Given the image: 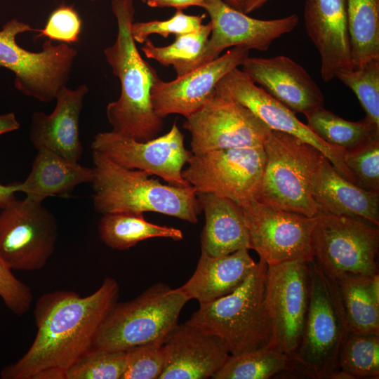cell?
Here are the masks:
<instances>
[{
	"mask_svg": "<svg viewBox=\"0 0 379 379\" xmlns=\"http://www.w3.org/2000/svg\"><path fill=\"white\" fill-rule=\"evenodd\" d=\"M308 262L268 266L264 302L272 331L270 346L293 357L301 340L310 300Z\"/></svg>",
	"mask_w": 379,
	"mask_h": 379,
	"instance_id": "obj_12",
	"label": "cell"
},
{
	"mask_svg": "<svg viewBox=\"0 0 379 379\" xmlns=\"http://www.w3.org/2000/svg\"><path fill=\"white\" fill-rule=\"evenodd\" d=\"M141 1H142L143 3H145V4H146L147 1L148 0H141Z\"/></svg>",
	"mask_w": 379,
	"mask_h": 379,
	"instance_id": "obj_48",
	"label": "cell"
},
{
	"mask_svg": "<svg viewBox=\"0 0 379 379\" xmlns=\"http://www.w3.org/2000/svg\"><path fill=\"white\" fill-rule=\"evenodd\" d=\"M263 147L266 162L254 199L277 209L316 216L319 209L310 184L324 155L292 135L272 130Z\"/></svg>",
	"mask_w": 379,
	"mask_h": 379,
	"instance_id": "obj_6",
	"label": "cell"
},
{
	"mask_svg": "<svg viewBox=\"0 0 379 379\" xmlns=\"http://www.w3.org/2000/svg\"><path fill=\"white\" fill-rule=\"evenodd\" d=\"M166 365L159 379H207L230 354L220 339L187 323L178 324L166 338Z\"/></svg>",
	"mask_w": 379,
	"mask_h": 379,
	"instance_id": "obj_20",
	"label": "cell"
},
{
	"mask_svg": "<svg viewBox=\"0 0 379 379\" xmlns=\"http://www.w3.org/2000/svg\"><path fill=\"white\" fill-rule=\"evenodd\" d=\"M117 23L114 44L104 55L121 84L119 98L109 102L106 114L112 131L138 141L157 137L164 127L163 119L154 112L151 90L159 78L157 71L140 54L131 34L135 7L133 0H112Z\"/></svg>",
	"mask_w": 379,
	"mask_h": 379,
	"instance_id": "obj_2",
	"label": "cell"
},
{
	"mask_svg": "<svg viewBox=\"0 0 379 379\" xmlns=\"http://www.w3.org/2000/svg\"><path fill=\"white\" fill-rule=\"evenodd\" d=\"M32 379H65V372L58 368H47L37 373Z\"/></svg>",
	"mask_w": 379,
	"mask_h": 379,
	"instance_id": "obj_44",
	"label": "cell"
},
{
	"mask_svg": "<svg viewBox=\"0 0 379 379\" xmlns=\"http://www.w3.org/2000/svg\"><path fill=\"white\" fill-rule=\"evenodd\" d=\"M211 32L199 66L218 56L227 48L267 51L273 41L291 32L299 23L297 14L272 20L251 18L222 0H206Z\"/></svg>",
	"mask_w": 379,
	"mask_h": 379,
	"instance_id": "obj_17",
	"label": "cell"
},
{
	"mask_svg": "<svg viewBox=\"0 0 379 379\" xmlns=\"http://www.w3.org/2000/svg\"><path fill=\"white\" fill-rule=\"evenodd\" d=\"M338 371L353 378H378L379 335L349 331L338 355Z\"/></svg>",
	"mask_w": 379,
	"mask_h": 379,
	"instance_id": "obj_33",
	"label": "cell"
},
{
	"mask_svg": "<svg viewBox=\"0 0 379 379\" xmlns=\"http://www.w3.org/2000/svg\"><path fill=\"white\" fill-rule=\"evenodd\" d=\"M37 29L17 19L7 22L0 30V67L14 73V84L20 93L48 102L67 86L77 51L69 44L53 45L51 39L39 52L17 44L18 34Z\"/></svg>",
	"mask_w": 379,
	"mask_h": 379,
	"instance_id": "obj_8",
	"label": "cell"
},
{
	"mask_svg": "<svg viewBox=\"0 0 379 379\" xmlns=\"http://www.w3.org/2000/svg\"><path fill=\"white\" fill-rule=\"evenodd\" d=\"M307 125L326 142L345 151L353 150L379 136V128L364 119L345 120L324 107L305 115Z\"/></svg>",
	"mask_w": 379,
	"mask_h": 379,
	"instance_id": "obj_31",
	"label": "cell"
},
{
	"mask_svg": "<svg viewBox=\"0 0 379 379\" xmlns=\"http://www.w3.org/2000/svg\"><path fill=\"white\" fill-rule=\"evenodd\" d=\"M368 279L366 276L347 274L334 281L350 331L379 335V305L370 295Z\"/></svg>",
	"mask_w": 379,
	"mask_h": 379,
	"instance_id": "obj_30",
	"label": "cell"
},
{
	"mask_svg": "<svg viewBox=\"0 0 379 379\" xmlns=\"http://www.w3.org/2000/svg\"><path fill=\"white\" fill-rule=\"evenodd\" d=\"M312 246L314 259L335 279L378 272V226L359 217L319 212Z\"/></svg>",
	"mask_w": 379,
	"mask_h": 379,
	"instance_id": "obj_9",
	"label": "cell"
},
{
	"mask_svg": "<svg viewBox=\"0 0 379 379\" xmlns=\"http://www.w3.org/2000/svg\"><path fill=\"white\" fill-rule=\"evenodd\" d=\"M189 300L180 288L157 283L130 301L117 302L98 329L91 347L127 351L164 341L178 324L180 314Z\"/></svg>",
	"mask_w": 379,
	"mask_h": 379,
	"instance_id": "obj_7",
	"label": "cell"
},
{
	"mask_svg": "<svg viewBox=\"0 0 379 379\" xmlns=\"http://www.w3.org/2000/svg\"><path fill=\"white\" fill-rule=\"evenodd\" d=\"M91 148L121 166L157 175L168 185L191 186L182 171L192 153L185 148L184 135L175 121L166 134L145 142L113 131L100 132L95 135Z\"/></svg>",
	"mask_w": 379,
	"mask_h": 379,
	"instance_id": "obj_15",
	"label": "cell"
},
{
	"mask_svg": "<svg viewBox=\"0 0 379 379\" xmlns=\"http://www.w3.org/2000/svg\"><path fill=\"white\" fill-rule=\"evenodd\" d=\"M119 296V285L109 277L87 296L65 290L41 295L34 310L35 338L20 359L2 368L1 378L32 379L37 373L52 368L66 372L91 347Z\"/></svg>",
	"mask_w": 379,
	"mask_h": 379,
	"instance_id": "obj_1",
	"label": "cell"
},
{
	"mask_svg": "<svg viewBox=\"0 0 379 379\" xmlns=\"http://www.w3.org/2000/svg\"><path fill=\"white\" fill-rule=\"evenodd\" d=\"M99 237L108 247L126 250L151 238L183 239L178 228L162 226L145 220L143 213H112L103 214L98 226Z\"/></svg>",
	"mask_w": 379,
	"mask_h": 379,
	"instance_id": "obj_27",
	"label": "cell"
},
{
	"mask_svg": "<svg viewBox=\"0 0 379 379\" xmlns=\"http://www.w3.org/2000/svg\"><path fill=\"white\" fill-rule=\"evenodd\" d=\"M81 30V20L78 13L72 6L61 5L51 13L45 27L36 32L37 37L70 44L79 41Z\"/></svg>",
	"mask_w": 379,
	"mask_h": 379,
	"instance_id": "obj_39",
	"label": "cell"
},
{
	"mask_svg": "<svg viewBox=\"0 0 379 379\" xmlns=\"http://www.w3.org/2000/svg\"><path fill=\"white\" fill-rule=\"evenodd\" d=\"M206 15H191L176 10L174 15L166 20H152L133 22L131 34L135 42L143 44L151 34H159L168 38L170 34L180 35L198 30L203 25Z\"/></svg>",
	"mask_w": 379,
	"mask_h": 379,
	"instance_id": "obj_38",
	"label": "cell"
},
{
	"mask_svg": "<svg viewBox=\"0 0 379 379\" xmlns=\"http://www.w3.org/2000/svg\"><path fill=\"white\" fill-rule=\"evenodd\" d=\"M211 29L210 22L203 24L195 32L175 35V41L166 46H157L147 39L141 50L147 58L172 66L177 77H180L199 67Z\"/></svg>",
	"mask_w": 379,
	"mask_h": 379,
	"instance_id": "obj_32",
	"label": "cell"
},
{
	"mask_svg": "<svg viewBox=\"0 0 379 379\" xmlns=\"http://www.w3.org/2000/svg\"><path fill=\"white\" fill-rule=\"evenodd\" d=\"M20 126L14 113L0 115V135L18 130Z\"/></svg>",
	"mask_w": 379,
	"mask_h": 379,
	"instance_id": "obj_43",
	"label": "cell"
},
{
	"mask_svg": "<svg viewBox=\"0 0 379 379\" xmlns=\"http://www.w3.org/2000/svg\"><path fill=\"white\" fill-rule=\"evenodd\" d=\"M164 341H156L126 351L122 379H159L166 365Z\"/></svg>",
	"mask_w": 379,
	"mask_h": 379,
	"instance_id": "obj_37",
	"label": "cell"
},
{
	"mask_svg": "<svg viewBox=\"0 0 379 379\" xmlns=\"http://www.w3.org/2000/svg\"><path fill=\"white\" fill-rule=\"evenodd\" d=\"M310 300L294 357L299 375L334 379L342 343L350 331L337 284L315 259L308 262Z\"/></svg>",
	"mask_w": 379,
	"mask_h": 379,
	"instance_id": "obj_5",
	"label": "cell"
},
{
	"mask_svg": "<svg viewBox=\"0 0 379 379\" xmlns=\"http://www.w3.org/2000/svg\"><path fill=\"white\" fill-rule=\"evenodd\" d=\"M126 351L91 347L65 372V379H122Z\"/></svg>",
	"mask_w": 379,
	"mask_h": 379,
	"instance_id": "obj_35",
	"label": "cell"
},
{
	"mask_svg": "<svg viewBox=\"0 0 379 379\" xmlns=\"http://www.w3.org/2000/svg\"><path fill=\"white\" fill-rule=\"evenodd\" d=\"M248 250L242 248L218 257L201 251L193 274L179 288L190 300L195 299L199 304L208 303L232 293L256 265Z\"/></svg>",
	"mask_w": 379,
	"mask_h": 379,
	"instance_id": "obj_24",
	"label": "cell"
},
{
	"mask_svg": "<svg viewBox=\"0 0 379 379\" xmlns=\"http://www.w3.org/2000/svg\"><path fill=\"white\" fill-rule=\"evenodd\" d=\"M335 78L356 95L366 113L364 119L379 128V58L341 70Z\"/></svg>",
	"mask_w": 379,
	"mask_h": 379,
	"instance_id": "obj_34",
	"label": "cell"
},
{
	"mask_svg": "<svg viewBox=\"0 0 379 379\" xmlns=\"http://www.w3.org/2000/svg\"><path fill=\"white\" fill-rule=\"evenodd\" d=\"M368 288L374 302L379 305V275L378 272L368 277Z\"/></svg>",
	"mask_w": 379,
	"mask_h": 379,
	"instance_id": "obj_45",
	"label": "cell"
},
{
	"mask_svg": "<svg viewBox=\"0 0 379 379\" xmlns=\"http://www.w3.org/2000/svg\"><path fill=\"white\" fill-rule=\"evenodd\" d=\"M197 195L205 216L201 251L218 257L242 248L251 249L241 207L228 198L213 194L197 192Z\"/></svg>",
	"mask_w": 379,
	"mask_h": 379,
	"instance_id": "obj_25",
	"label": "cell"
},
{
	"mask_svg": "<svg viewBox=\"0 0 379 379\" xmlns=\"http://www.w3.org/2000/svg\"><path fill=\"white\" fill-rule=\"evenodd\" d=\"M191 152L263 145L271 130L247 107L215 90L203 106L185 118Z\"/></svg>",
	"mask_w": 379,
	"mask_h": 379,
	"instance_id": "obj_14",
	"label": "cell"
},
{
	"mask_svg": "<svg viewBox=\"0 0 379 379\" xmlns=\"http://www.w3.org/2000/svg\"><path fill=\"white\" fill-rule=\"evenodd\" d=\"M343 161L356 185L368 191L379 192V136L358 148L345 151Z\"/></svg>",
	"mask_w": 379,
	"mask_h": 379,
	"instance_id": "obj_36",
	"label": "cell"
},
{
	"mask_svg": "<svg viewBox=\"0 0 379 379\" xmlns=\"http://www.w3.org/2000/svg\"><path fill=\"white\" fill-rule=\"evenodd\" d=\"M146 4L152 8L173 7L177 10H183L190 6L204 8L206 0H148Z\"/></svg>",
	"mask_w": 379,
	"mask_h": 379,
	"instance_id": "obj_41",
	"label": "cell"
},
{
	"mask_svg": "<svg viewBox=\"0 0 379 379\" xmlns=\"http://www.w3.org/2000/svg\"><path fill=\"white\" fill-rule=\"evenodd\" d=\"M251 249L267 266L314 259L312 238L317 216L272 208L253 199L242 205Z\"/></svg>",
	"mask_w": 379,
	"mask_h": 379,
	"instance_id": "obj_13",
	"label": "cell"
},
{
	"mask_svg": "<svg viewBox=\"0 0 379 379\" xmlns=\"http://www.w3.org/2000/svg\"><path fill=\"white\" fill-rule=\"evenodd\" d=\"M266 162L263 145L192 154L182 178L197 192L228 198L237 204L254 199Z\"/></svg>",
	"mask_w": 379,
	"mask_h": 379,
	"instance_id": "obj_10",
	"label": "cell"
},
{
	"mask_svg": "<svg viewBox=\"0 0 379 379\" xmlns=\"http://www.w3.org/2000/svg\"><path fill=\"white\" fill-rule=\"evenodd\" d=\"M91 1H96V0H91Z\"/></svg>",
	"mask_w": 379,
	"mask_h": 379,
	"instance_id": "obj_49",
	"label": "cell"
},
{
	"mask_svg": "<svg viewBox=\"0 0 379 379\" xmlns=\"http://www.w3.org/2000/svg\"><path fill=\"white\" fill-rule=\"evenodd\" d=\"M88 91L85 84L75 89L65 86L56 95V105L51 114H32L29 139L36 149H48L71 161H79L83 152L79 117Z\"/></svg>",
	"mask_w": 379,
	"mask_h": 379,
	"instance_id": "obj_22",
	"label": "cell"
},
{
	"mask_svg": "<svg viewBox=\"0 0 379 379\" xmlns=\"http://www.w3.org/2000/svg\"><path fill=\"white\" fill-rule=\"evenodd\" d=\"M353 67L379 58V0H346Z\"/></svg>",
	"mask_w": 379,
	"mask_h": 379,
	"instance_id": "obj_29",
	"label": "cell"
},
{
	"mask_svg": "<svg viewBox=\"0 0 379 379\" xmlns=\"http://www.w3.org/2000/svg\"><path fill=\"white\" fill-rule=\"evenodd\" d=\"M271 0H243V12L248 14L257 9H259L264 4Z\"/></svg>",
	"mask_w": 379,
	"mask_h": 379,
	"instance_id": "obj_46",
	"label": "cell"
},
{
	"mask_svg": "<svg viewBox=\"0 0 379 379\" xmlns=\"http://www.w3.org/2000/svg\"><path fill=\"white\" fill-rule=\"evenodd\" d=\"M281 373L297 375L293 357L267 346L238 355H230L213 379H268Z\"/></svg>",
	"mask_w": 379,
	"mask_h": 379,
	"instance_id": "obj_28",
	"label": "cell"
},
{
	"mask_svg": "<svg viewBox=\"0 0 379 379\" xmlns=\"http://www.w3.org/2000/svg\"><path fill=\"white\" fill-rule=\"evenodd\" d=\"M58 225L42 203L28 197L9 201L0 213V258L12 270L43 268L54 252Z\"/></svg>",
	"mask_w": 379,
	"mask_h": 379,
	"instance_id": "obj_11",
	"label": "cell"
},
{
	"mask_svg": "<svg viewBox=\"0 0 379 379\" xmlns=\"http://www.w3.org/2000/svg\"><path fill=\"white\" fill-rule=\"evenodd\" d=\"M241 67L254 83L295 114L306 115L324 107L319 86L301 65L287 56H248Z\"/></svg>",
	"mask_w": 379,
	"mask_h": 379,
	"instance_id": "obj_19",
	"label": "cell"
},
{
	"mask_svg": "<svg viewBox=\"0 0 379 379\" xmlns=\"http://www.w3.org/2000/svg\"><path fill=\"white\" fill-rule=\"evenodd\" d=\"M231 6L243 11V0H225Z\"/></svg>",
	"mask_w": 379,
	"mask_h": 379,
	"instance_id": "obj_47",
	"label": "cell"
},
{
	"mask_svg": "<svg viewBox=\"0 0 379 379\" xmlns=\"http://www.w3.org/2000/svg\"><path fill=\"white\" fill-rule=\"evenodd\" d=\"M93 204L101 214L158 213L195 224L202 211L197 191L164 185L147 172L121 166L92 150Z\"/></svg>",
	"mask_w": 379,
	"mask_h": 379,
	"instance_id": "obj_3",
	"label": "cell"
},
{
	"mask_svg": "<svg viewBox=\"0 0 379 379\" xmlns=\"http://www.w3.org/2000/svg\"><path fill=\"white\" fill-rule=\"evenodd\" d=\"M267 265L262 260L234 291L199 309L186 323L220 339L230 355L270 345L271 325L264 296Z\"/></svg>",
	"mask_w": 379,
	"mask_h": 379,
	"instance_id": "obj_4",
	"label": "cell"
},
{
	"mask_svg": "<svg viewBox=\"0 0 379 379\" xmlns=\"http://www.w3.org/2000/svg\"><path fill=\"white\" fill-rule=\"evenodd\" d=\"M310 192L319 212L359 217L379 226V192L344 178L326 157L312 178Z\"/></svg>",
	"mask_w": 379,
	"mask_h": 379,
	"instance_id": "obj_23",
	"label": "cell"
},
{
	"mask_svg": "<svg viewBox=\"0 0 379 379\" xmlns=\"http://www.w3.org/2000/svg\"><path fill=\"white\" fill-rule=\"evenodd\" d=\"M37 150L29 175L20 182V192L27 197L42 203L48 197H66L77 185L92 182V168L71 161L48 149Z\"/></svg>",
	"mask_w": 379,
	"mask_h": 379,
	"instance_id": "obj_26",
	"label": "cell"
},
{
	"mask_svg": "<svg viewBox=\"0 0 379 379\" xmlns=\"http://www.w3.org/2000/svg\"><path fill=\"white\" fill-rule=\"evenodd\" d=\"M0 298L14 314L19 316L29 310L33 300L31 288L14 276L1 258Z\"/></svg>",
	"mask_w": 379,
	"mask_h": 379,
	"instance_id": "obj_40",
	"label": "cell"
},
{
	"mask_svg": "<svg viewBox=\"0 0 379 379\" xmlns=\"http://www.w3.org/2000/svg\"><path fill=\"white\" fill-rule=\"evenodd\" d=\"M215 90L247 107L270 130L292 135L318 149L340 175L354 183L343 161L345 150L324 141L295 113L257 86L241 69L237 67L227 73Z\"/></svg>",
	"mask_w": 379,
	"mask_h": 379,
	"instance_id": "obj_16",
	"label": "cell"
},
{
	"mask_svg": "<svg viewBox=\"0 0 379 379\" xmlns=\"http://www.w3.org/2000/svg\"><path fill=\"white\" fill-rule=\"evenodd\" d=\"M248 55V49L232 47L223 55L173 81H164L159 78L151 90L154 112L162 119L172 114L185 118L192 114L203 106L221 79L241 66Z\"/></svg>",
	"mask_w": 379,
	"mask_h": 379,
	"instance_id": "obj_18",
	"label": "cell"
},
{
	"mask_svg": "<svg viewBox=\"0 0 379 379\" xmlns=\"http://www.w3.org/2000/svg\"><path fill=\"white\" fill-rule=\"evenodd\" d=\"M20 182L9 185L0 183V208H3L9 201L15 199V193L20 192Z\"/></svg>",
	"mask_w": 379,
	"mask_h": 379,
	"instance_id": "obj_42",
	"label": "cell"
},
{
	"mask_svg": "<svg viewBox=\"0 0 379 379\" xmlns=\"http://www.w3.org/2000/svg\"><path fill=\"white\" fill-rule=\"evenodd\" d=\"M304 19L307 33L317 49L324 82L353 67L346 0H306Z\"/></svg>",
	"mask_w": 379,
	"mask_h": 379,
	"instance_id": "obj_21",
	"label": "cell"
}]
</instances>
